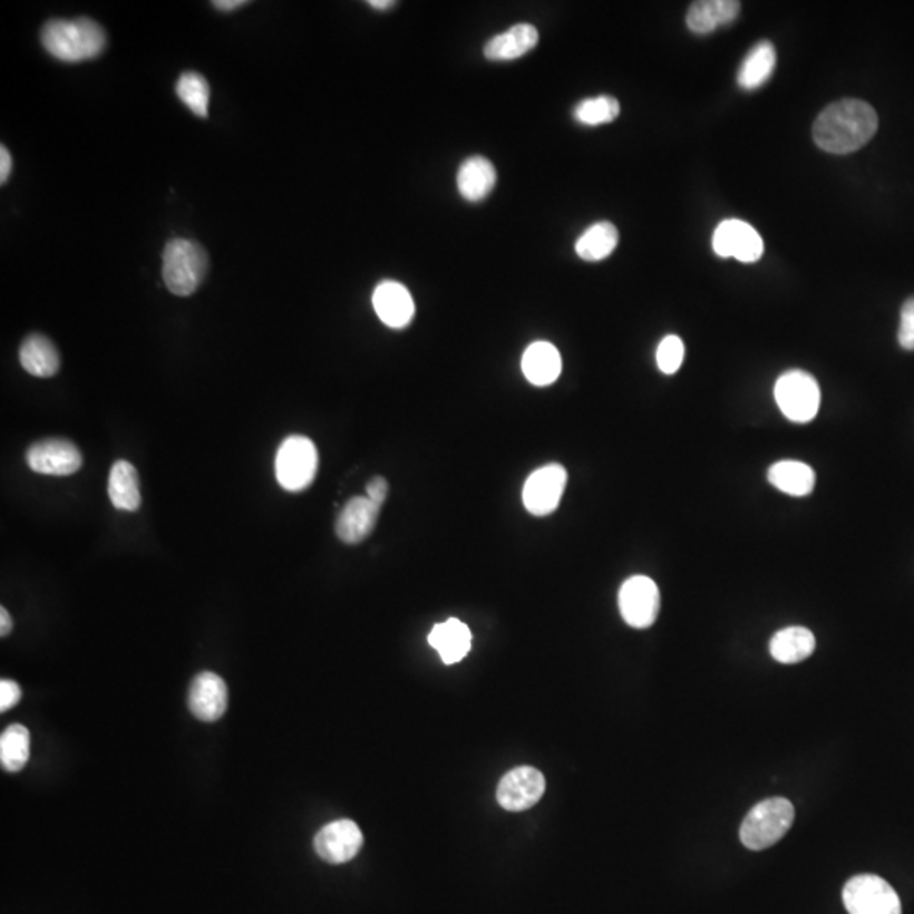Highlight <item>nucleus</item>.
Listing matches in <instances>:
<instances>
[{"label":"nucleus","instance_id":"nucleus-37","mask_svg":"<svg viewBox=\"0 0 914 914\" xmlns=\"http://www.w3.org/2000/svg\"><path fill=\"white\" fill-rule=\"evenodd\" d=\"M12 616L11 613L8 612V609H0V636H8L9 633L12 632Z\"/></svg>","mask_w":914,"mask_h":914},{"label":"nucleus","instance_id":"nucleus-12","mask_svg":"<svg viewBox=\"0 0 914 914\" xmlns=\"http://www.w3.org/2000/svg\"><path fill=\"white\" fill-rule=\"evenodd\" d=\"M713 250L721 257L756 263L762 256L764 241L752 225L739 218H730L721 222L714 231Z\"/></svg>","mask_w":914,"mask_h":914},{"label":"nucleus","instance_id":"nucleus-29","mask_svg":"<svg viewBox=\"0 0 914 914\" xmlns=\"http://www.w3.org/2000/svg\"><path fill=\"white\" fill-rule=\"evenodd\" d=\"M176 96L195 116L207 117L211 103V87L208 81L195 71H187L176 81Z\"/></svg>","mask_w":914,"mask_h":914},{"label":"nucleus","instance_id":"nucleus-18","mask_svg":"<svg viewBox=\"0 0 914 914\" xmlns=\"http://www.w3.org/2000/svg\"><path fill=\"white\" fill-rule=\"evenodd\" d=\"M471 630L461 620L449 619L437 623L429 633V644L436 649L444 664L450 665L461 662L471 651Z\"/></svg>","mask_w":914,"mask_h":914},{"label":"nucleus","instance_id":"nucleus-36","mask_svg":"<svg viewBox=\"0 0 914 914\" xmlns=\"http://www.w3.org/2000/svg\"><path fill=\"white\" fill-rule=\"evenodd\" d=\"M246 4V0H215V2H212L215 9L224 12L236 11V9L243 8V6Z\"/></svg>","mask_w":914,"mask_h":914},{"label":"nucleus","instance_id":"nucleus-6","mask_svg":"<svg viewBox=\"0 0 914 914\" xmlns=\"http://www.w3.org/2000/svg\"><path fill=\"white\" fill-rule=\"evenodd\" d=\"M774 395L782 414L791 422L808 424L818 414L821 393L815 378L805 371L793 370L781 375Z\"/></svg>","mask_w":914,"mask_h":914},{"label":"nucleus","instance_id":"nucleus-14","mask_svg":"<svg viewBox=\"0 0 914 914\" xmlns=\"http://www.w3.org/2000/svg\"><path fill=\"white\" fill-rule=\"evenodd\" d=\"M188 708L202 721H217L227 710V684L215 672H201L188 688Z\"/></svg>","mask_w":914,"mask_h":914},{"label":"nucleus","instance_id":"nucleus-24","mask_svg":"<svg viewBox=\"0 0 914 914\" xmlns=\"http://www.w3.org/2000/svg\"><path fill=\"white\" fill-rule=\"evenodd\" d=\"M109 498L117 511L136 512L142 507L139 476L129 461L114 463L109 475Z\"/></svg>","mask_w":914,"mask_h":914},{"label":"nucleus","instance_id":"nucleus-10","mask_svg":"<svg viewBox=\"0 0 914 914\" xmlns=\"http://www.w3.org/2000/svg\"><path fill=\"white\" fill-rule=\"evenodd\" d=\"M26 463L39 475L70 476L81 468L80 449L68 439H42L26 450Z\"/></svg>","mask_w":914,"mask_h":914},{"label":"nucleus","instance_id":"nucleus-9","mask_svg":"<svg viewBox=\"0 0 914 914\" xmlns=\"http://www.w3.org/2000/svg\"><path fill=\"white\" fill-rule=\"evenodd\" d=\"M567 471L561 465H547L535 469L522 489V502L532 515L545 517L560 507L566 492Z\"/></svg>","mask_w":914,"mask_h":914},{"label":"nucleus","instance_id":"nucleus-7","mask_svg":"<svg viewBox=\"0 0 914 914\" xmlns=\"http://www.w3.org/2000/svg\"><path fill=\"white\" fill-rule=\"evenodd\" d=\"M848 914H901V900L889 883L873 874L852 877L844 887Z\"/></svg>","mask_w":914,"mask_h":914},{"label":"nucleus","instance_id":"nucleus-2","mask_svg":"<svg viewBox=\"0 0 914 914\" xmlns=\"http://www.w3.org/2000/svg\"><path fill=\"white\" fill-rule=\"evenodd\" d=\"M41 42L57 60L80 64L104 54L107 36L103 26L91 19H54L42 28Z\"/></svg>","mask_w":914,"mask_h":914},{"label":"nucleus","instance_id":"nucleus-32","mask_svg":"<svg viewBox=\"0 0 914 914\" xmlns=\"http://www.w3.org/2000/svg\"><path fill=\"white\" fill-rule=\"evenodd\" d=\"M897 341L906 351H914V296L907 299L901 309L900 331Z\"/></svg>","mask_w":914,"mask_h":914},{"label":"nucleus","instance_id":"nucleus-25","mask_svg":"<svg viewBox=\"0 0 914 914\" xmlns=\"http://www.w3.org/2000/svg\"><path fill=\"white\" fill-rule=\"evenodd\" d=\"M776 68V48L770 41H759L743 58L737 81L743 90H756L762 87Z\"/></svg>","mask_w":914,"mask_h":914},{"label":"nucleus","instance_id":"nucleus-28","mask_svg":"<svg viewBox=\"0 0 914 914\" xmlns=\"http://www.w3.org/2000/svg\"><path fill=\"white\" fill-rule=\"evenodd\" d=\"M31 753V736L25 725H11L0 736V764L8 772L25 769Z\"/></svg>","mask_w":914,"mask_h":914},{"label":"nucleus","instance_id":"nucleus-27","mask_svg":"<svg viewBox=\"0 0 914 914\" xmlns=\"http://www.w3.org/2000/svg\"><path fill=\"white\" fill-rule=\"evenodd\" d=\"M616 246H619V229L612 222H596L581 234L574 250L581 260L596 263V261L609 257Z\"/></svg>","mask_w":914,"mask_h":914},{"label":"nucleus","instance_id":"nucleus-21","mask_svg":"<svg viewBox=\"0 0 914 914\" xmlns=\"http://www.w3.org/2000/svg\"><path fill=\"white\" fill-rule=\"evenodd\" d=\"M740 14L737 0H700L691 4L686 25L697 35H710L720 26L731 25Z\"/></svg>","mask_w":914,"mask_h":914},{"label":"nucleus","instance_id":"nucleus-13","mask_svg":"<svg viewBox=\"0 0 914 914\" xmlns=\"http://www.w3.org/2000/svg\"><path fill=\"white\" fill-rule=\"evenodd\" d=\"M362 832L352 819L329 823L313 838L317 855L328 864H346L359 854Z\"/></svg>","mask_w":914,"mask_h":914},{"label":"nucleus","instance_id":"nucleus-11","mask_svg":"<svg viewBox=\"0 0 914 914\" xmlns=\"http://www.w3.org/2000/svg\"><path fill=\"white\" fill-rule=\"evenodd\" d=\"M545 793V777L534 767H517L505 774L496 789L499 806L507 811H525L541 801Z\"/></svg>","mask_w":914,"mask_h":914},{"label":"nucleus","instance_id":"nucleus-16","mask_svg":"<svg viewBox=\"0 0 914 914\" xmlns=\"http://www.w3.org/2000/svg\"><path fill=\"white\" fill-rule=\"evenodd\" d=\"M373 307L381 322L391 329L407 328L416 315V303L407 286L391 280L375 289Z\"/></svg>","mask_w":914,"mask_h":914},{"label":"nucleus","instance_id":"nucleus-3","mask_svg":"<svg viewBox=\"0 0 914 914\" xmlns=\"http://www.w3.org/2000/svg\"><path fill=\"white\" fill-rule=\"evenodd\" d=\"M208 270V256L195 241L172 240L163 253V282L176 296L197 292Z\"/></svg>","mask_w":914,"mask_h":914},{"label":"nucleus","instance_id":"nucleus-30","mask_svg":"<svg viewBox=\"0 0 914 914\" xmlns=\"http://www.w3.org/2000/svg\"><path fill=\"white\" fill-rule=\"evenodd\" d=\"M620 116V103L612 96L593 97L576 104L573 117L583 126H602L612 123Z\"/></svg>","mask_w":914,"mask_h":914},{"label":"nucleus","instance_id":"nucleus-26","mask_svg":"<svg viewBox=\"0 0 914 914\" xmlns=\"http://www.w3.org/2000/svg\"><path fill=\"white\" fill-rule=\"evenodd\" d=\"M770 485L791 496H806L815 489V471L801 461H779L767 473Z\"/></svg>","mask_w":914,"mask_h":914},{"label":"nucleus","instance_id":"nucleus-4","mask_svg":"<svg viewBox=\"0 0 914 914\" xmlns=\"http://www.w3.org/2000/svg\"><path fill=\"white\" fill-rule=\"evenodd\" d=\"M795 821V806L786 798L764 799L753 806L740 827V842L750 850H764L781 840Z\"/></svg>","mask_w":914,"mask_h":914},{"label":"nucleus","instance_id":"nucleus-22","mask_svg":"<svg viewBox=\"0 0 914 914\" xmlns=\"http://www.w3.org/2000/svg\"><path fill=\"white\" fill-rule=\"evenodd\" d=\"M495 185V166L485 156H469L457 172V188L465 201H485Z\"/></svg>","mask_w":914,"mask_h":914},{"label":"nucleus","instance_id":"nucleus-19","mask_svg":"<svg viewBox=\"0 0 914 914\" xmlns=\"http://www.w3.org/2000/svg\"><path fill=\"white\" fill-rule=\"evenodd\" d=\"M563 370L560 351L551 342L538 341L528 346L522 356V371L535 387H548Z\"/></svg>","mask_w":914,"mask_h":914},{"label":"nucleus","instance_id":"nucleus-8","mask_svg":"<svg viewBox=\"0 0 914 914\" xmlns=\"http://www.w3.org/2000/svg\"><path fill=\"white\" fill-rule=\"evenodd\" d=\"M622 619L633 629L654 625L661 610L658 584L648 576H632L622 584L619 593Z\"/></svg>","mask_w":914,"mask_h":914},{"label":"nucleus","instance_id":"nucleus-33","mask_svg":"<svg viewBox=\"0 0 914 914\" xmlns=\"http://www.w3.org/2000/svg\"><path fill=\"white\" fill-rule=\"evenodd\" d=\"M22 698L21 686L12 679H2L0 681V711H6L14 708Z\"/></svg>","mask_w":914,"mask_h":914},{"label":"nucleus","instance_id":"nucleus-17","mask_svg":"<svg viewBox=\"0 0 914 914\" xmlns=\"http://www.w3.org/2000/svg\"><path fill=\"white\" fill-rule=\"evenodd\" d=\"M537 45V28L524 22L489 39L485 46V57L489 61H514L531 54Z\"/></svg>","mask_w":914,"mask_h":914},{"label":"nucleus","instance_id":"nucleus-1","mask_svg":"<svg viewBox=\"0 0 914 914\" xmlns=\"http://www.w3.org/2000/svg\"><path fill=\"white\" fill-rule=\"evenodd\" d=\"M879 127V117L871 104L844 99L830 104L816 117L813 139L818 148L832 155H848L864 148Z\"/></svg>","mask_w":914,"mask_h":914},{"label":"nucleus","instance_id":"nucleus-15","mask_svg":"<svg viewBox=\"0 0 914 914\" xmlns=\"http://www.w3.org/2000/svg\"><path fill=\"white\" fill-rule=\"evenodd\" d=\"M380 511L381 507L375 505L368 496H354L346 503L339 514L336 534L344 544H359L370 537L377 527Z\"/></svg>","mask_w":914,"mask_h":914},{"label":"nucleus","instance_id":"nucleus-20","mask_svg":"<svg viewBox=\"0 0 914 914\" xmlns=\"http://www.w3.org/2000/svg\"><path fill=\"white\" fill-rule=\"evenodd\" d=\"M19 361L32 377L51 378L60 371L61 358L57 346L46 336H28L19 349Z\"/></svg>","mask_w":914,"mask_h":914},{"label":"nucleus","instance_id":"nucleus-5","mask_svg":"<svg viewBox=\"0 0 914 914\" xmlns=\"http://www.w3.org/2000/svg\"><path fill=\"white\" fill-rule=\"evenodd\" d=\"M319 469L315 444L303 436H290L276 450L274 473L286 492H303L312 485Z\"/></svg>","mask_w":914,"mask_h":914},{"label":"nucleus","instance_id":"nucleus-34","mask_svg":"<svg viewBox=\"0 0 914 914\" xmlns=\"http://www.w3.org/2000/svg\"><path fill=\"white\" fill-rule=\"evenodd\" d=\"M388 492H390V486H388L387 479L381 478V476H375L366 486V496L378 507H383V503L388 498Z\"/></svg>","mask_w":914,"mask_h":914},{"label":"nucleus","instance_id":"nucleus-23","mask_svg":"<svg viewBox=\"0 0 914 914\" xmlns=\"http://www.w3.org/2000/svg\"><path fill=\"white\" fill-rule=\"evenodd\" d=\"M815 635L805 626L779 630L769 644L770 655L781 664H798L808 659L815 652Z\"/></svg>","mask_w":914,"mask_h":914},{"label":"nucleus","instance_id":"nucleus-35","mask_svg":"<svg viewBox=\"0 0 914 914\" xmlns=\"http://www.w3.org/2000/svg\"><path fill=\"white\" fill-rule=\"evenodd\" d=\"M12 169V158L11 153L8 152L6 146L0 148V182L4 185L6 182L9 179V175H11Z\"/></svg>","mask_w":914,"mask_h":914},{"label":"nucleus","instance_id":"nucleus-31","mask_svg":"<svg viewBox=\"0 0 914 914\" xmlns=\"http://www.w3.org/2000/svg\"><path fill=\"white\" fill-rule=\"evenodd\" d=\"M659 370L664 375H674L681 368L684 359V344L678 336H665L658 348Z\"/></svg>","mask_w":914,"mask_h":914},{"label":"nucleus","instance_id":"nucleus-38","mask_svg":"<svg viewBox=\"0 0 914 914\" xmlns=\"http://www.w3.org/2000/svg\"><path fill=\"white\" fill-rule=\"evenodd\" d=\"M395 4H397V2H393V0H370V2H368V6L377 9V11H388V9L393 8Z\"/></svg>","mask_w":914,"mask_h":914}]
</instances>
